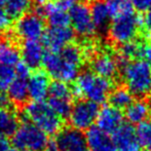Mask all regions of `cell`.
I'll list each match as a JSON object with an SVG mask.
<instances>
[{"label": "cell", "instance_id": "13", "mask_svg": "<svg viewBox=\"0 0 151 151\" xmlns=\"http://www.w3.org/2000/svg\"><path fill=\"white\" fill-rule=\"evenodd\" d=\"M74 38V32L68 27H50L45 31L43 37V46L47 52H59L65 46L71 44Z\"/></svg>", "mask_w": 151, "mask_h": 151}, {"label": "cell", "instance_id": "31", "mask_svg": "<svg viewBox=\"0 0 151 151\" xmlns=\"http://www.w3.org/2000/svg\"><path fill=\"white\" fill-rule=\"evenodd\" d=\"M12 19L9 18L3 7H0V33L6 32L12 25Z\"/></svg>", "mask_w": 151, "mask_h": 151}, {"label": "cell", "instance_id": "42", "mask_svg": "<svg viewBox=\"0 0 151 151\" xmlns=\"http://www.w3.org/2000/svg\"><path fill=\"white\" fill-rule=\"evenodd\" d=\"M150 115H151V114H150Z\"/></svg>", "mask_w": 151, "mask_h": 151}, {"label": "cell", "instance_id": "24", "mask_svg": "<svg viewBox=\"0 0 151 151\" xmlns=\"http://www.w3.org/2000/svg\"><path fill=\"white\" fill-rule=\"evenodd\" d=\"M109 105L119 110H125L134 101L135 97L125 86H119L111 91L108 97Z\"/></svg>", "mask_w": 151, "mask_h": 151}, {"label": "cell", "instance_id": "30", "mask_svg": "<svg viewBox=\"0 0 151 151\" xmlns=\"http://www.w3.org/2000/svg\"><path fill=\"white\" fill-rule=\"evenodd\" d=\"M16 78V68L14 66L0 65V93L7 91L14 79Z\"/></svg>", "mask_w": 151, "mask_h": 151}, {"label": "cell", "instance_id": "37", "mask_svg": "<svg viewBox=\"0 0 151 151\" xmlns=\"http://www.w3.org/2000/svg\"><path fill=\"white\" fill-rule=\"evenodd\" d=\"M43 151H60L58 148V145H57V143H56V140L55 139L48 140L47 144H46V146Z\"/></svg>", "mask_w": 151, "mask_h": 151}, {"label": "cell", "instance_id": "3", "mask_svg": "<svg viewBox=\"0 0 151 151\" xmlns=\"http://www.w3.org/2000/svg\"><path fill=\"white\" fill-rule=\"evenodd\" d=\"M72 88L74 96L96 104H103L112 91L111 80L97 75L93 71L79 73Z\"/></svg>", "mask_w": 151, "mask_h": 151}, {"label": "cell", "instance_id": "40", "mask_svg": "<svg viewBox=\"0 0 151 151\" xmlns=\"http://www.w3.org/2000/svg\"><path fill=\"white\" fill-rule=\"evenodd\" d=\"M9 151H21V150H18V149H9ZM24 151H30V150H24Z\"/></svg>", "mask_w": 151, "mask_h": 151}, {"label": "cell", "instance_id": "20", "mask_svg": "<svg viewBox=\"0 0 151 151\" xmlns=\"http://www.w3.org/2000/svg\"><path fill=\"white\" fill-rule=\"evenodd\" d=\"M21 62V52L17 43L8 37L0 36V65L14 66Z\"/></svg>", "mask_w": 151, "mask_h": 151}, {"label": "cell", "instance_id": "21", "mask_svg": "<svg viewBox=\"0 0 151 151\" xmlns=\"http://www.w3.org/2000/svg\"><path fill=\"white\" fill-rule=\"evenodd\" d=\"M28 79L29 78L17 76L7 88V96L12 104L16 106H22L26 103L29 98L28 93Z\"/></svg>", "mask_w": 151, "mask_h": 151}, {"label": "cell", "instance_id": "2", "mask_svg": "<svg viewBox=\"0 0 151 151\" xmlns=\"http://www.w3.org/2000/svg\"><path fill=\"white\" fill-rule=\"evenodd\" d=\"M121 77L125 88L137 99L151 95V65L144 60H132L122 65Z\"/></svg>", "mask_w": 151, "mask_h": 151}, {"label": "cell", "instance_id": "32", "mask_svg": "<svg viewBox=\"0 0 151 151\" xmlns=\"http://www.w3.org/2000/svg\"><path fill=\"white\" fill-rule=\"evenodd\" d=\"M132 6L135 9L146 12L151 9V0H129Z\"/></svg>", "mask_w": 151, "mask_h": 151}, {"label": "cell", "instance_id": "25", "mask_svg": "<svg viewBox=\"0 0 151 151\" xmlns=\"http://www.w3.org/2000/svg\"><path fill=\"white\" fill-rule=\"evenodd\" d=\"M32 5V0H6L4 10L12 20H19L28 14Z\"/></svg>", "mask_w": 151, "mask_h": 151}, {"label": "cell", "instance_id": "10", "mask_svg": "<svg viewBox=\"0 0 151 151\" xmlns=\"http://www.w3.org/2000/svg\"><path fill=\"white\" fill-rule=\"evenodd\" d=\"M55 140L60 151H88L86 134L71 125L62 127Z\"/></svg>", "mask_w": 151, "mask_h": 151}, {"label": "cell", "instance_id": "22", "mask_svg": "<svg viewBox=\"0 0 151 151\" xmlns=\"http://www.w3.org/2000/svg\"><path fill=\"white\" fill-rule=\"evenodd\" d=\"M90 8L91 19H93L96 29L104 30L108 26V23H109L110 19H111L106 1L96 0V1L93 2Z\"/></svg>", "mask_w": 151, "mask_h": 151}, {"label": "cell", "instance_id": "38", "mask_svg": "<svg viewBox=\"0 0 151 151\" xmlns=\"http://www.w3.org/2000/svg\"><path fill=\"white\" fill-rule=\"evenodd\" d=\"M34 1H35L36 3L38 4V5H44V4L46 3V1H47V0H34Z\"/></svg>", "mask_w": 151, "mask_h": 151}, {"label": "cell", "instance_id": "26", "mask_svg": "<svg viewBox=\"0 0 151 151\" xmlns=\"http://www.w3.org/2000/svg\"><path fill=\"white\" fill-rule=\"evenodd\" d=\"M47 104L62 119L66 120L69 118L70 112H71L72 109V105H73V100L65 99V98L48 97Z\"/></svg>", "mask_w": 151, "mask_h": 151}, {"label": "cell", "instance_id": "34", "mask_svg": "<svg viewBox=\"0 0 151 151\" xmlns=\"http://www.w3.org/2000/svg\"><path fill=\"white\" fill-rule=\"evenodd\" d=\"M141 24L146 31L151 32V9L145 12L144 17L141 19Z\"/></svg>", "mask_w": 151, "mask_h": 151}, {"label": "cell", "instance_id": "4", "mask_svg": "<svg viewBox=\"0 0 151 151\" xmlns=\"http://www.w3.org/2000/svg\"><path fill=\"white\" fill-rule=\"evenodd\" d=\"M23 117L42 129L46 135H57L64 127L63 119L43 101H33L26 105Z\"/></svg>", "mask_w": 151, "mask_h": 151}, {"label": "cell", "instance_id": "12", "mask_svg": "<svg viewBox=\"0 0 151 151\" xmlns=\"http://www.w3.org/2000/svg\"><path fill=\"white\" fill-rule=\"evenodd\" d=\"M112 135L117 151H141L137 131L132 123L123 122Z\"/></svg>", "mask_w": 151, "mask_h": 151}, {"label": "cell", "instance_id": "23", "mask_svg": "<svg viewBox=\"0 0 151 151\" xmlns=\"http://www.w3.org/2000/svg\"><path fill=\"white\" fill-rule=\"evenodd\" d=\"M19 125V116L14 110L0 108V135L12 137Z\"/></svg>", "mask_w": 151, "mask_h": 151}, {"label": "cell", "instance_id": "35", "mask_svg": "<svg viewBox=\"0 0 151 151\" xmlns=\"http://www.w3.org/2000/svg\"><path fill=\"white\" fill-rule=\"evenodd\" d=\"M12 101L8 98V96L4 93H0V108H5V109H12Z\"/></svg>", "mask_w": 151, "mask_h": 151}, {"label": "cell", "instance_id": "9", "mask_svg": "<svg viewBox=\"0 0 151 151\" xmlns=\"http://www.w3.org/2000/svg\"><path fill=\"white\" fill-rule=\"evenodd\" d=\"M70 25L72 30L80 37H91L96 31L91 8L83 2H76L69 10Z\"/></svg>", "mask_w": 151, "mask_h": 151}, {"label": "cell", "instance_id": "29", "mask_svg": "<svg viewBox=\"0 0 151 151\" xmlns=\"http://www.w3.org/2000/svg\"><path fill=\"white\" fill-rule=\"evenodd\" d=\"M111 19L133 9L129 0H107L106 1Z\"/></svg>", "mask_w": 151, "mask_h": 151}, {"label": "cell", "instance_id": "36", "mask_svg": "<svg viewBox=\"0 0 151 151\" xmlns=\"http://www.w3.org/2000/svg\"><path fill=\"white\" fill-rule=\"evenodd\" d=\"M10 142L5 136L0 135V151H9Z\"/></svg>", "mask_w": 151, "mask_h": 151}, {"label": "cell", "instance_id": "39", "mask_svg": "<svg viewBox=\"0 0 151 151\" xmlns=\"http://www.w3.org/2000/svg\"><path fill=\"white\" fill-rule=\"evenodd\" d=\"M5 2H6V0H0V7H3Z\"/></svg>", "mask_w": 151, "mask_h": 151}, {"label": "cell", "instance_id": "33", "mask_svg": "<svg viewBox=\"0 0 151 151\" xmlns=\"http://www.w3.org/2000/svg\"><path fill=\"white\" fill-rule=\"evenodd\" d=\"M141 57L144 61L151 65V44H145L142 45L141 48Z\"/></svg>", "mask_w": 151, "mask_h": 151}, {"label": "cell", "instance_id": "19", "mask_svg": "<svg viewBox=\"0 0 151 151\" xmlns=\"http://www.w3.org/2000/svg\"><path fill=\"white\" fill-rule=\"evenodd\" d=\"M150 114L151 108L149 103L142 99H135V101L124 110V116L127 122L133 125L148 120Z\"/></svg>", "mask_w": 151, "mask_h": 151}, {"label": "cell", "instance_id": "6", "mask_svg": "<svg viewBox=\"0 0 151 151\" xmlns=\"http://www.w3.org/2000/svg\"><path fill=\"white\" fill-rule=\"evenodd\" d=\"M47 135L30 121L19 125L12 136V144L18 150L43 151L47 144Z\"/></svg>", "mask_w": 151, "mask_h": 151}, {"label": "cell", "instance_id": "8", "mask_svg": "<svg viewBox=\"0 0 151 151\" xmlns=\"http://www.w3.org/2000/svg\"><path fill=\"white\" fill-rule=\"evenodd\" d=\"M14 33L25 40H39L45 33V22L38 12H28L20 18L14 26Z\"/></svg>", "mask_w": 151, "mask_h": 151}, {"label": "cell", "instance_id": "18", "mask_svg": "<svg viewBox=\"0 0 151 151\" xmlns=\"http://www.w3.org/2000/svg\"><path fill=\"white\" fill-rule=\"evenodd\" d=\"M50 79L45 71H35L28 79V93L32 101H43L48 93Z\"/></svg>", "mask_w": 151, "mask_h": 151}, {"label": "cell", "instance_id": "17", "mask_svg": "<svg viewBox=\"0 0 151 151\" xmlns=\"http://www.w3.org/2000/svg\"><path fill=\"white\" fill-rule=\"evenodd\" d=\"M86 142L91 151H117L113 139L97 125H91L86 129Z\"/></svg>", "mask_w": 151, "mask_h": 151}, {"label": "cell", "instance_id": "15", "mask_svg": "<svg viewBox=\"0 0 151 151\" xmlns=\"http://www.w3.org/2000/svg\"><path fill=\"white\" fill-rule=\"evenodd\" d=\"M96 121L97 127L107 134H113L124 122L122 111L111 105H105L100 109Z\"/></svg>", "mask_w": 151, "mask_h": 151}, {"label": "cell", "instance_id": "27", "mask_svg": "<svg viewBox=\"0 0 151 151\" xmlns=\"http://www.w3.org/2000/svg\"><path fill=\"white\" fill-rule=\"evenodd\" d=\"M141 48L142 44L136 42L135 40L120 45L117 59L118 62H121L123 64L132 60H137V58H140L141 56Z\"/></svg>", "mask_w": 151, "mask_h": 151}, {"label": "cell", "instance_id": "1", "mask_svg": "<svg viewBox=\"0 0 151 151\" xmlns=\"http://www.w3.org/2000/svg\"><path fill=\"white\" fill-rule=\"evenodd\" d=\"M83 52L77 45L69 44L59 52H46L42 65L45 73L55 80L71 82L79 75Z\"/></svg>", "mask_w": 151, "mask_h": 151}, {"label": "cell", "instance_id": "5", "mask_svg": "<svg viewBox=\"0 0 151 151\" xmlns=\"http://www.w3.org/2000/svg\"><path fill=\"white\" fill-rule=\"evenodd\" d=\"M141 19L136 16L134 10H129L112 19L109 26V38L118 45L134 41L141 27Z\"/></svg>", "mask_w": 151, "mask_h": 151}, {"label": "cell", "instance_id": "7", "mask_svg": "<svg viewBox=\"0 0 151 151\" xmlns=\"http://www.w3.org/2000/svg\"><path fill=\"white\" fill-rule=\"evenodd\" d=\"M100 108L99 105L88 100L80 99L73 103L69 115L70 125L80 131H86L97 120Z\"/></svg>", "mask_w": 151, "mask_h": 151}, {"label": "cell", "instance_id": "14", "mask_svg": "<svg viewBox=\"0 0 151 151\" xmlns=\"http://www.w3.org/2000/svg\"><path fill=\"white\" fill-rule=\"evenodd\" d=\"M91 71L106 79L112 80L117 76L119 70V62L109 52H101L96 55L91 63Z\"/></svg>", "mask_w": 151, "mask_h": 151}, {"label": "cell", "instance_id": "28", "mask_svg": "<svg viewBox=\"0 0 151 151\" xmlns=\"http://www.w3.org/2000/svg\"><path fill=\"white\" fill-rule=\"evenodd\" d=\"M137 136L141 147L151 151V120H145L138 124Z\"/></svg>", "mask_w": 151, "mask_h": 151}, {"label": "cell", "instance_id": "16", "mask_svg": "<svg viewBox=\"0 0 151 151\" xmlns=\"http://www.w3.org/2000/svg\"><path fill=\"white\" fill-rule=\"evenodd\" d=\"M23 63L30 69H38L44 58V46L39 40H25L20 48Z\"/></svg>", "mask_w": 151, "mask_h": 151}, {"label": "cell", "instance_id": "41", "mask_svg": "<svg viewBox=\"0 0 151 151\" xmlns=\"http://www.w3.org/2000/svg\"><path fill=\"white\" fill-rule=\"evenodd\" d=\"M150 44H151V36H150Z\"/></svg>", "mask_w": 151, "mask_h": 151}, {"label": "cell", "instance_id": "11", "mask_svg": "<svg viewBox=\"0 0 151 151\" xmlns=\"http://www.w3.org/2000/svg\"><path fill=\"white\" fill-rule=\"evenodd\" d=\"M75 3L76 0H55L44 4L42 14H45L50 27H68L69 10Z\"/></svg>", "mask_w": 151, "mask_h": 151}]
</instances>
